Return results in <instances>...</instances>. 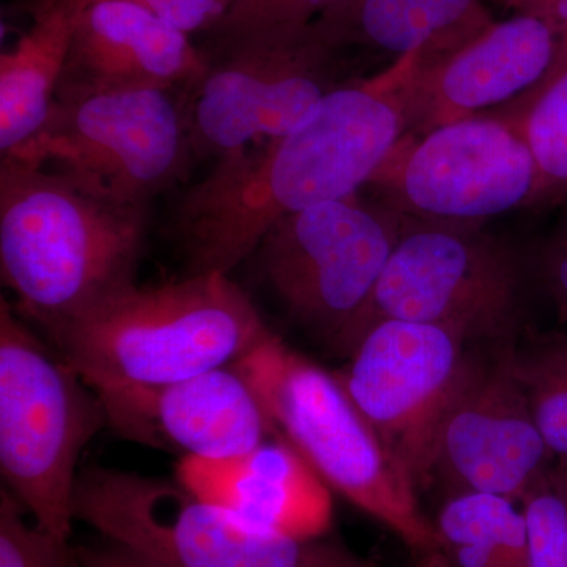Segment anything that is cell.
Here are the masks:
<instances>
[{
    "label": "cell",
    "mask_w": 567,
    "mask_h": 567,
    "mask_svg": "<svg viewBox=\"0 0 567 567\" xmlns=\"http://www.w3.org/2000/svg\"><path fill=\"white\" fill-rule=\"evenodd\" d=\"M85 3H87V6H91L92 2H95V0H84Z\"/></svg>",
    "instance_id": "31"
},
{
    "label": "cell",
    "mask_w": 567,
    "mask_h": 567,
    "mask_svg": "<svg viewBox=\"0 0 567 567\" xmlns=\"http://www.w3.org/2000/svg\"><path fill=\"white\" fill-rule=\"evenodd\" d=\"M210 59L188 35L126 0H99L82 11L55 102L112 92L192 87Z\"/></svg>",
    "instance_id": "16"
},
{
    "label": "cell",
    "mask_w": 567,
    "mask_h": 567,
    "mask_svg": "<svg viewBox=\"0 0 567 567\" xmlns=\"http://www.w3.org/2000/svg\"><path fill=\"white\" fill-rule=\"evenodd\" d=\"M524 567H567V465L555 464L520 499Z\"/></svg>",
    "instance_id": "23"
},
{
    "label": "cell",
    "mask_w": 567,
    "mask_h": 567,
    "mask_svg": "<svg viewBox=\"0 0 567 567\" xmlns=\"http://www.w3.org/2000/svg\"><path fill=\"white\" fill-rule=\"evenodd\" d=\"M492 2L513 14H527L543 21L558 37V62L567 58V0H492Z\"/></svg>",
    "instance_id": "28"
},
{
    "label": "cell",
    "mask_w": 567,
    "mask_h": 567,
    "mask_svg": "<svg viewBox=\"0 0 567 567\" xmlns=\"http://www.w3.org/2000/svg\"><path fill=\"white\" fill-rule=\"evenodd\" d=\"M145 207L114 203L65 175L0 163V271L17 311L50 339L136 284Z\"/></svg>",
    "instance_id": "2"
},
{
    "label": "cell",
    "mask_w": 567,
    "mask_h": 567,
    "mask_svg": "<svg viewBox=\"0 0 567 567\" xmlns=\"http://www.w3.org/2000/svg\"><path fill=\"white\" fill-rule=\"evenodd\" d=\"M177 480L205 502L282 535L322 537L333 520L330 488L279 435L244 456L183 457Z\"/></svg>",
    "instance_id": "17"
},
{
    "label": "cell",
    "mask_w": 567,
    "mask_h": 567,
    "mask_svg": "<svg viewBox=\"0 0 567 567\" xmlns=\"http://www.w3.org/2000/svg\"><path fill=\"white\" fill-rule=\"evenodd\" d=\"M237 365L276 434L298 451L330 491L390 528L417 554L439 548L434 522L412 477L347 393L338 374L271 336Z\"/></svg>",
    "instance_id": "4"
},
{
    "label": "cell",
    "mask_w": 567,
    "mask_h": 567,
    "mask_svg": "<svg viewBox=\"0 0 567 567\" xmlns=\"http://www.w3.org/2000/svg\"><path fill=\"white\" fill-rule=\"evenodd\" d=\"M218 54L182 106L193 158H221L252 142L279 140L336 87V54L312 24L248 37Z\"/></svg>",
    "instance_id": "10"
},
{
    "label": "cell",
    "mask_w": 567,
    "mask_h": 567,
    "mask_svg": "<svg viewBox=\"0 0 567 567\" xmlns=\"http://www.w3.org/2000/svg\"><path fill=\"white\" fill-rule=\"evenodd\" d=\"M74 514L111 543L167 567H380L342 544L259 527L205 502L178 480L91 466Z\"/></svg>",
    "instance_id": "6"
},
{
    "label": "cell",
    "mask_w": 567,
    "mask_h": 567,
    "mask_svg": "<svg viewBox=\"0 0 567 567\" xmlns=\"http://www.w3.org/2000/svg\"><path fill=\"white\" fill-rule=\"evenodd\" d=\"M555 464L514 375L511 347H503L494 363L472 361L440 429L434 476L453 492L520 503Z\"/></svg>",
    "instance_id": "13"
},
{
    "label": "cell",
    "mask_w": 567,
    "mask_h": 567,
    "mask_svg": "<svg viewBox=\"0 0 567 567\" xmlns=\"http://www.w3.org/2000/svg\"><path fill=\"white\" fill-rule=\"evenodd\" d=\"M520 292L518 265L496 238L406 219L372 298L369 324L390 317L436 324L466 342H505L520 319Z\"/></svg>",
    "instance_id": "11"
},
{
    "label": "cell",
    "mask_w": 567,
    "mask_h": 567,
    "mask_svg": "<svg viewBox=\"0 0 567 567\" xmlns=\"http://www.w3.org/2000/svg\"><path fill=\"white\" fill-rule=\"evenodd\" d=\"M107 425L102 399L62 357L0 303V472L44 532L69 543L78 464Z\"/></svg>",
    "instance_id": "5"
},
{
    "label": "cell",
    "mask_w": 567,
    "mask_h": 567,
    "mask_svg": "<svg viewBox=\"0 0 567 567\" xmlns=\"http://www.w3.org/2000/svg\"><path fill=\"white\" fill-rule=\"evenodd\" d=\"M2 158L52 171L114 203L145 207L181 181L193 153L171 92H112L55 102L43 125Z\"/></svg>",
    "instance_id": "8"
},
{
    "label": "cell",
    "mask_w": 567,
    "mask_h": 567,
    "mask_svg": "<svg viewBox=\"0 0 567 567\" xmlns=\"http://www.w3.org/2000/svg\"><path fill=\"white\" fill-rule=\"evenodd\" d=\"M274 333L229 275L115 293L52 339L95 391L162 386L238 363Z\"/></svg>",
    "instance_id": "3"
},
{
    "label": "cell",
    "mask_w": 567,
    "mask_h": 567,
    "mask_svg": "<svg viewBox=\"0 0 567 567\" xmlns=\"http://www.w3.org/2000/svg\"><path fill=\"white\" fill-rule=\"evenodd\" d=\"M559 59V40L527 14H511L443 58L420 62L405 93L406 132L423 134L517 102Z\"/></svg>",
    "instance_id": "15"
},
{
    "label": "cell",
    "mask_w": 567,
    "mask_h": 567,
    "mask_svg": "<svg viewBox=\"0 0 567 567\" xmlns=\"http://www.w3.org/2000/svg\"><path fill=\"white\" fill-rule=\"evenodd\" d=\"M417 567H453L447 561L445 555L442 554L440 548H434V550L423 551L420 554V563H417Z\"/></svg>",
    "instance_id": "30"
},
{
    "label": "cell",
    "mask_w": 567,
    "mask_h": 567,
    "mask_svg": "<svg viewBox=\"0 0 567 567\" xmlns=\"http://www.w3.org/2000/svg\"><path fill=\"white\" fill-rule=\"evenodd\" d=\"M333 0H234L212 29L216 47L262 33L309 28Z\"/></svg>",
    "instance_id": "25"
},
{
    "label": "cell",
    "mask_w": 567,
    "mask_h": 567,
    "mask_svg": "<svg viewBox=\"0 0 567 567\" xmlns=\"http://www.w3.org/2000/svg\"><path fill=\"white\" fill-rule=\"evenodd\" d=\"M118 435L183 457L244 456L278 435L237 365L162 386L96 391Z\"/></svg>",
    "instance_id": "14"
},
{
    "label": "cell",
    "mask_w": 567,
    "mask_h": 567,
    "mask_svg": "<svg viewBox=\"0 0 567 567\" xmlns=\"http://www.w3.org/2000/svg\"><path fill=\"white\" fill-rule=\"evenodd\" d=\"M511 365L548 451L567 465V331L535 334L518 349L511 347Z\"/></svg>",
    "instance_id": "22"
},
{
    "label": "cell",
    "mask_w": 567,
    "mask_h": 567,
    "mask_svg": "<svg viewBox=\"0 0 567 567\" xmlns=\"http://www.w3.org/2000/svg\"><path fill=\"white\" fill-rule=\"evenodd\" d=\"M423 55L336 85L279 140L218 158L183 196L174 229L189 275H229L286 216L369 185L406 132L405 93Z\"/></svg>",
    "instance_id": "1"
},
{
    "label": "cell",
    "mask_w": 567,
    "mask_h": 567,
    "mask_svg": "<svg viewBox=\"0 0 567 567\" xmlns=\"http://www.w3.org/2000/svg\"><path fill=\"white\" fill-rule=\"evenodd\" d=\"M436 324L375 320L339 372L342 385L416 488L434 476L436 440L472 358Z\"/></svg>",
    "instance_id": "12"
},
{
    "label": "cell",
    "mask_w": 567,
    "mask_h": 567,
    "mask_svg": "<svg viewBox=\"0 0 567 567\" xmlns=\"http://www.w3.org/2000/svg\"><path fill=\"white\" fill-rule=\"evenodd\" d=\"M536 186L535 156L524 134L505 115L487 112L402 134L368 188L410 221L481 229L532 207Z\"/></svg>",
    "instance_id": "9"
},
{
    "label": "cell",
    "mask_w": 567,
    "mask_h": 567,
    "mask_svg": "<svg viewBox=\"0 0 567 567\" xmlns=\"http://www.w3.org/2000/svg\"><path fill=\"white\" fill-rule=\"evenodd\" d=\"M453 567H524L527 525L520 503L484 492H451L434 522Z\"/></svg>",
    "instance_id": "20"
},
{
    "label": "cell",
    "mask_w": 567,
    "mask_h": 567,
    "mask_svg": "<svg viewBox=\"0 0 567 567\" xmlns=\"http://www.w3.org/2000/svg\"><path fill=\"white\" fill-rule=\"evenodd\" d=\"M498 114L524 134L537 167L532 207H551L567 200V58L546 80Z\"/></svg>",
    "instance_id": "21"
},
{
    "label": "cell",
    "mask_w": 567,
    "mask_h": 567,
    "mask_svg": "<svg viewBox=\"0 0 567 567\" xmlns=\"http://www.w3.org/2000/svg\"><path fill=\"white\" fill-rule=\"evenodd\" d=\"M87 3L47 0L28 32L0 55V152L7 155L43 125Z\"/></svg>",
    "instance_id": "19"
},
{
    "label": "cell",
    "mask_w": 567,
    "mask_h": 567,
    "mask_svg": "<svg viewBox=\"0 0 567 567\" xmlns=\"http://www.w3.org/2000/svg\"><path fill=\"white\" fill-rule=\"evenodd\" d=\"M0 567H80L76 550L41 529L6 487L0 492Z\"/></svg>",
    "instance_id": "24"
},
{
    "label": "cell",
    "mask_w": 567,
    "mask_h": 567,
    "mask_svg": "<svg viewBox=\"0 0 567 567\" xmlns=\"http://www.w3.org/2000/svg\"><path fill=\"white\" fill-rule=\"evenodd\" d=\"M495 21L484 0H333L312 31L336 55L358 48L394 62L420 52L425 63L464 47Z\"/></svg>",
    "instance_id": "18"
},
{
    "label": "cell",
    "mask_w": 567,
    "mask_h": 567,
    "mask_svg": "<svg viewBox=\"0 0 567 567\" xmlns=\"http://www.w3.org/2000/svg\"><path fill=\"white\" fill-rule=\"evenodd\" d=\"M539 275L559 320L567 324V219L544 245Z\"/></svg>",
    "instance_id": "27"
},
{
    "label": "cell",
    "mask_w": 567,
    "mask_h": 567,
    "mask_svg": "<svg viewBox=\"0 0 567 567\" xmlns=\"http://www.w3.org/2000/svg\"><path fill=\"white\" fill-rule=\"evenodd\" d=\"M126 2L144 7L159 20L188 35L194 31L210 32L223 20L234 0H126Z\"/></svg>",
    "instance_id": "26"
},
{
    "label": "cell",
    "mask_w": 567,
    "mask_h": 567,
    "mask_svg": "<svg viewBox=\"0 0 567 567\" xmlns=\"http://www.w3.org/2000/svg\"><path fill=\"white\" fill-rule=\"evenodd\" d=\"M80 567H167L147 555L106 540L104 546L78 547Z\"/></svg>",
    "instance_id": "29"
},
{
    "label": "cell",
    "mask_w": 567,
    "mask_h": 567,
    "mask_svg": "<svg viewBox=\"0 0 567 567\" xmlns=\"http://www.w3.org/2000/svg\"><path fill=\"white\" fill-rule=\"evenodd\" d=\"M405 221L354 194L286 216L249 259L295 323L349 357Z\"/></svg>",
    "instance_id": "7"
}]
</instances>
